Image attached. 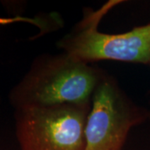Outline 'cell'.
I'll return each instance as SVG.
<instances>
[{"mask_svg":"<svg viewBox=\"0 0 150 150\" xmlns=\"http://www.w3.org/2000/svg\"><path fill=\"white\" fill-rule=\"evenodd\" d=\"M147 119L149 110L137 104L106 73L92 96L85 150H123L130 130Z\"/></svg>","mask_w":150,"mask_h":150,"instance_id":"obj_4","label":"cell"},{"mask_svg":"<svg viewBox=\"0 0 150 150\" xmlns=\"http://www.w3.org/2000/svg\"><path fill=\"white\" fill-rule=\"evenodd\" d=\"M19 22H23V23H31L33 25H35L39 29H41L43 26V18L42 17H23V16H15V17H8V18H3L0 17V25H8L13 23H19ZM0 104H1V97H0Z\"/></svg>","mask_w":150,"mask_h":150,"instance_id":"obj_5","label":"cell"},{"mask_svg":"<svg viewBox=\"0 0 150 150\" xmlns=\"http://www.w3.org/2000/svg\"><path fill=\"white\" fill-rule=\"evenodd\" d=\"M88 104H61L14 110L21 150H85Z\"/></svg>","mask_w":150,"mask_h":150,"instance_id":"obj_3","label":"cell"},{"mask_svg":"<svg viewBox=\"0 0 150 150\" xmlns=\"http://www.w3.org/2000/svg\"><path fill=\"white\" fill-rule=\"evenodd\" d=\"M96 65L78 61L69 54H42L9 92L14 110L61 104H88L106 74Z\"/></svg>","mask_w":150,"mask_h":150,"instance_id":"obj_1","label":"cell"},{"mask_svg":"<svg viewBox=\"0 0 150 150\" xmlns=\"http://www.w3.org/2000/svg\"><path fill=\"white\" fill-rule=\"evenodd\" d=\"M122 0H108L100 8H83V17L57 46L65 54L83 63L112 60L150 65V22L122 33L98 30L103 17Z\"/></svg>","mask_w":150,"mask_h":150,"instance_id":"obj_2","label":"cell"},{"mask_svg":"<svg viewBox=\"0 0 150 150\" xmlns=\"http://www.w3.org/2000/svg\"><path fill=\"white\" fill-rule=\"evenodd\" d=\"M149 119H150V110H149Z\"/></svg>","mask_w":150,"mask_h":150,"instance_id":"obj_6","label":"cell"}]
</instances>
